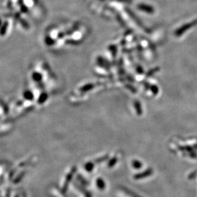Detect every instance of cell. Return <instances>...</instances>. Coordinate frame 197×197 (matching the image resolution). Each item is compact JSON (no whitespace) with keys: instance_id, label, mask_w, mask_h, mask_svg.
Returning a JSON list of instances; mask_svg holds the SVG:
<instances>
[]
</instances>
